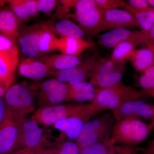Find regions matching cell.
Returning a JSON list of instances; mask_svg holds the SVG:
<instances>
[{
  "instance_id": "obj_31",
  "label": "cell",
  "mask_w": 154,
  "mask_h": 154,
  "mask_svg": "<svg viewBox=\"0 0 154 154\" xmlns=\"http://www.w3.org/2000/svg\"><path fill=\"white\" fill-rule=\"evenodd\" d=\"M9 8L20 21H27L30 19L25 0L8 1Z\"/></svg>"
},
{
  "instance_id": "obj_1",
  "label": "cell",
  "mask_w": 154,
  "mask_h": 154,
  "mask_svg": "<svg viewBox=\"0 0 154 154\" xmlns=\"http://www.w3.org/2000/svg\"><path fill=\"white\" fill-rule=\"evenodd\" d=\"M4 99L7 110L17 124L34 112L36 96L33 84L12 85L6 91Z\"/></svg>"
},
{
  "instance_id": "obj_15",
  "label": "cell",
  "mask_w": 154,
  "mask_h": 154,
  "mask_svg": "<svg viewBox=\"0 0 154 154\" xmlns=\"http://www.w3.org/2000/svg\"><path fill=\"white\" fill-rule=\"evenodd\" d=\"M19 136V127L7 110L0 124V154H11L16 151Z\"/></svg>"
},
{
  "instance_id": "obj_37",
  "label": "cell",
  "mask_w": 154,
  "mask_h": 154,
  "mask_svg": "<svg viewBox=\"0 0 154 154\" xmlns=\"http://www.w3.org/2000/svg\"><path fill=\"white\" fill-rule=\"evenodd\" d=\"M30 18L36 17L39 12L36 0H25Z\"/></svg>"
},
{
  "instance_id": "obj_21",
  "label": "cell",
  "mask_w": 154,
  "mask_h": 154,
  "mask_svg": "<svg viewBox=\"0 0 154 154\" xmlns=\"http://www.w3.org/2000/svg\"><path fill=\"white\" fill-rule=\"evenodd\" d=\"M95 45L94 42L87 41L83 38L59 37L58 51L69 55L81 56L86 49Z\"/></svg>"
},
{
  "instance_id": "obj_41",
  "label": "cell",
  "mask_w": 154,
  "mask_h": 154,
  "mask_svg": "<svg viewBox=\"0 0 154 154\" xmlns=\"http://www.w3.org/2000/svg\"><path fill=\"white\" fill-rule=\"evenodd\" d=\"M142 154H154V137L152 139L149 141L145 148L143 149Z\"/></svg>"
},
{
  "instance_id": "obj_46",
  "label": "cell",
  "mask_w": 154,
  "mask_h": 154,
  "mask_svg": "<svg viewBox=\"0 0 154 154\" xmlns=\"http://www.w3.org/2000/svg\"><path fill=\"white\" fill-rule=\"evenodd\" d=\"M148 47L149 48H150V49H151L153 51H154V42H152V43H150L148 45L147 47Z\"/></svg>"
},
{
  "instance_id": "obj_19",
  "label": "cell",
  "mask_w": 154,
  "mask_h": 154,
  "mask_svg": "<svg viewBox=\"0 0 154 154\" xmlns=\"http://www.w3.org/2000/svg\"><path fill=\"white\" fill-rule=\"evenodd\" d=\"M52 71H58L72 68L83 61L81 56L69 55L65 54H46L40 58Z\"/></svg>"
},
{
  "instance_id": "obj_39",
  "label": "cell",
  "mask_w": 154,
  "mask_h": 154,
  "mask_svg": "<svg viewBox=\"0 0 154 154\" xmlns=\"http://www.w3.org/2000/svg\"><path fill=\"white\" fill-rule=\"evenodd\" d=\"M11 154H43L42 152L41 147L28 149H22L14 152Z\"/></svg>"
},
{
  "instance_id": "obj_32",
  "label": "cell",
  "mask_w": 154,
  "mask_h": 154,
  "mask_svg": "<svg viewBox=\"0 0 154 154\" xmlns=\"http://www.w3.org/2000/svg\"><path fill=\"white\" fill-rule=\"evenodd\" d=\"M138 84L143 91L154 89V65L141 73Z\"/></svg>"
},
{
  "instance_id": "obj_6",
  "label": "cell",
  "mask_w": 154,
  "mask_h": 154,
  "mask_svg": "<svg viewBox=\"0 0 154 154\" xmlns=\"http://www.w3.org/2000/svg\"><path fill=\"white\" fill-rule=\"evenodd\" d=\"M91 103H70L42 106L33 113L32 117L39 125L53 126L57 122L75 116L91 110Z\"/></svg>"
},
{
  "instance_id": "obj_12",
  "label": "cell",
  "mask_w": 154,
  "mask_h": 154,
  "mask_svg": "<svg viewBox=\"0 0 154 154\" xmlns=\"http://www.w3.org/2000/svg\"><path fill=\"white\" fill-rule=\"evenodd\" d=\"M101 11L100 32L119 28H139L134 17L125 10L115 9Z\"/></svg>"
},
{
  "instance_id": "obj_27",
  "label": "cell",
  "mask_w": 154,
  "mask_h": 154,
  "mask_svg": "<svg viewBox=\"0 0 154 154\" xmlns=\"http://www.w3.org/2000/svg\"><path fill=\"white\" fill-rule=\"evenodd\" d=\"M43 154H79L80 149L75 142L59 139L53 144L41 147Z\"/></svg>"
},
{
  "instance_id": "obj_10",
  "label": "cell",
  "mask_w": 154,
  "mask_h": 154,
  "mask_svg": "<svg viewBox=\"0 0 154 154\" xmlns=\"http://www.w3.org/2000/svg\"><path fill=\"white\" fill-rule=\"evenodd\" d=\"M112 113L116 121L144 119L154 123V105L146 103L140 99L125 102Z\"/></svg>"
},
{
  "instance_id": "obj_47",
  "label": "cell",
  "mask_w": 154,
  "mask_h": 154,
  "mask_svg": "<svg viewBox=\"0 0 154 154\" xmlns=\"http://www.w3.org/2000/svg\"><path fill=\"white\" fill-rule=\"evenodd\" d=\"M6 3H8V1H0V7H4Z\"/></svg>"
},
{
  "instance_id": "obj_17",
  "label": "cell",
  "mask_w": 154,
  "mask_h": 154,
  "mask_svg": "<svg viewBox=\"0 0 154 154\" xmlns=\"http://www.w3.org/2000/svg\"><path fill=\"white\" fill-rule=\"evenodd\" d=\"M19 74L28 79L40 80L51 76L53 72L39 58L27 57L19 62Z\"/></svg>"
},
{
  "instance_id": "obj_42",
  "label": "cell",
  "mask_w": 154,
  "mask_h": 154,
  "mask_svg": "<svg viewBox=\"0 0 154 154\" xmlns=\"http://www.w3.org/2000/svg\"><path fill=\"white\" fill-rule=\"evenodd\" d=\"M11 86L0 82V98H3L8 89Z\"/></svg>"
},
{
  "instance_id": "obj_35",
  "label": "cell",
  "mask_w": 154,
  "mask_h": 154,
  "mask_svg": "<svg viewBox=\"0 0 154 154\" xmlns=\"http://www.w3.org/2000/svg\"><path fill=\"white\" fill-rule=\"evenodd\" d=\"M127 2L130 6L137 10H145L152 8L147 0H128Z\"/></svg>"
},
{
  "instance_id": "obj_44",
  "label": "cell",
  "mask_w": 154,
  "mask_h": 154,
  "mask_svg": "<svg viewBox=\"0 0 154 154\" xmlns=\"http://www.w3.org/2000/svg\"><path fill=\"white\" fill-rule=\"evenodd\" d=\"M142 91L144 93L146 96H151L154 98V89L148 91Z\"/></svg>"
},
{
  "instance_id": "obj_40",
  "label": "cell",
  "mask_w": 154,
  "mask_h": 154,
  "mask_svg": "<svg viewBox=\"0 0 154 154\" xmlns=\"http://www.w3.org/2000/svg\"><path fill=\"white\" fill-rule=\"evenodd\" d=\"M7 110V107L4 97L0 98V124L2 122L5 116Z\"/></svg>"
},
{
  "instance_id": "obj_24",
  "label": "cell",
  "mask_w": 154,
  "mask_h": 154,
  "mask_svg": "<svg viewBox=\"0 0 154 154\" xmlns=\"http://www.w3.org/2000/svg\"><path fill=\"white\" fill-rule=\"evenodd\" d=\"M134 68L142 73L154 65V52L148 47L136 49L129 59Z\"/></svg>"
},
{
  "instance_id": "obj_7",
  "label": "cell",
  "mask_w": 154,
  "mask_h": 154,
  "mask_svg": "<svg viewBox=\"0 0 154 154\" xmlns=\"http://www.w3.org/2000/svg\"><path fill=\"white\" fill-rule=\"evenodd\" d=\"M33 84L36 101L39 107L60 105L68 102V84L55 79Z\"/></svg>"
},
{
  "instance_id": "obj_5",
  "label": "cell",
  "mask_w": 154,
  "mask_h": 154,
  "mask_svg": "<svg viewBox=\"0 0 154 154\" xmlns=\"http://www.w3.org/2000/svg\"><path fill=\"white\" fill-rule=\"evenodd\" d=\"M115 120L112 112L103 113L86 122L75 140L80 150L111 136Z\"/></svg>"
},
{
  "instance_id": "obj_30",
  "label": "cell",
  "mask_w": 154,
  "mask_h": 154,
  "mask_svg": "<svg viewBox=\"0 0 154 154\" xmlns=\"http://www.w3.org/2000/svg\"><path fill=\"white\" fill-rule=\"evenodd\" d=\"M125 64L116 62L110 57L97 59L91 72V77L113 71Z\"/></svg>"
},
{
  "instance_id": "obj_16",
  "label": "cell",
  "mask_w": 154,
  "mask_h": 154,
  "mask_svg": "<svg viewBox=\"0 0 154 154\" xmlns=\"http://www.w3.org/2000/svg\"><path fill=\"white\" fill-rule=\"evenodd\" d=\"M19 50L17 47L0 51V82L12 85L15 70L19 65Z\"/></svg>"
},
{
  "instance_id": "obj_38",
  "label": "cell",
  "mask_w": 154,
  "mask_h": 154,
  "mask_svg": "<svg viewBox=\"0 0 154 154\" xmlns=\"http://www.w3.org/2000/svg\"><path fill=\"white\" fill-rule=\"evenodd\" d=\"M118 154H137L132 147L122 145H116Z\"/></svg>"
},
{
  "instance_id": "obj_13",
  "label": "cell",
  "mask_w": 154,
  "mask_h": 154,
  "mask_svg": "<svg viewBox=\"0 0 154 154\" xmlns=\"http://www.w3.org/2000/svg\"><path fill=\"white\" fill-rule=\"evenodd\" d=\"M42 24L25 26L19 29L18 41L21 50L27 57L40 58L44 56L39 48V36Z\"/></svg>"
},
{
  "instance_id": "obj_33",
  "label": "cell",
  "mask_w": 154,
  "mask_h": 154,
  "mask_svg": "<svg viewBox=\"0 0 154 154\" xmlns=\"http://www.w3.org/2000/svg\"><path fill=\"white\" fill-rule=\"evenodd\" d=\"M96 5L101 10L124 9L126 2L122 0H94Z\"/></svg>"
},
{
  "instance_id": "obj_45",
  "label": "cell",
  "mask_w": 154,
  "mask_h": 154,
  "mask_svg": "<svg viewBox=\"0 0 154 154\" xmlns=\"http://www.w3.org/2000/svg\"><path fill=\"white\" fill-rule=\"evenodd\" d=\"M149 5L152 7V8L154 9V0H147Z\"/></svg>"
},
{
  "instance_id": "obj_3",
  "label": "cell",
  "mask_w": 154,
  "mask_h": 154,
  "mask_svg": "<svg viewBox=\"0 0 154 154\" xmlns=\"http://www.w3.org/2000/svg\"><path fill=\"white\" fill-rule=\"evenodd\" d=\"M154 123L147 124L137 119H122L114 123L110 140L114 145L132 147L143 142L149 137Z\"/></svg>"
},
{
  "instance_id": "obj_36",
  "label": "cell",
  "mask_w": 154,
  "mask_h": 154,
  "mask_svg": "<svg viewBox=\"0 0 154 154\" xmlns=\"http://www.w3.org/2000/svg\"><path fill=\"white\" fill-rule=\"evenodd\" d=\"M16 47H17V44L0 34V51L12 49Z\"/></svg>"
},
{
  "instance_id": "obj_18",
  "label": "cell",
  "mask_w": 154,
  "mask_h": 154,
  "mask_svg": "<svg viewBox=\"0 0 154 154\" xmlns=\"http://www.w3.org/2000/svg\"><path fill=\"white\" fill-rule=\"evenodd\" d=\"M20 20L10 8H0V34L17 44Z\"/></svg>"
},
{
  "instance_id": "obj_11",
  "label": "cell",
  "mask_w": 154,
  "mask_h": 154,
  "mask_svg": "<svg viewBox=\"0 0 154 154\" xmlns=\"http://www.w3.org/2000/svg\"><path fill=\"white\" fill-rule=\"evenodd\" d=\"M97 57H91L83 60L77 66L72 68L58 71H53L51 76L60 82L68 85H75L86 82L90 78Z\"/></svg>"
},
{
  "instance_id": "obj_43",
  "label": "cell",
  "mask_w": 154,
  "mask_h": 154,
  "mask_svg": "<svg viewBox=\"0 0 154 154\" xmlns=\"http://www.w3.org/2000/svg\"><path fill=\"white\" fill-rule=\"evenodd\" d=\"M148 37L149 39L148 45L150 43L154 42V23L152 26V28H151L149 31L148 34Z\"/></svg>"
},
{
  "instance_id": "obj_22",
  "label": "cell",
  "mask_w": 154,
  "mask_h": 154,
  "mask_svg": "<svg viewBox=\"0 0 154 154\" xmlns=\"http://www.w3.org/2000/svg\"><path fill=\"white\" fill-rule=\"evenodd\" d=\"M48 24L52 31L60 37L83 38L85 34L79 25L68 19H61L56 23Z\"/></svg>"
},
{
  "instance_id": "obj_34",
  "label": "cell",
  "mask_w": 154,
  "mask_h": 154,
  "mask_svg": "<svg viewBox=\"0 0 154 154\" xmlns=\"http://www.w3.org/2000/svg\"><path fill=\"white\" fill-rule=\"evenodd\" d=\"M39 12L49 14L56 8L58 3L55 0H36Z\"/></svg>"
},
{
  "instance_id": "obj_23",
  "label": "cell",
  "mask_w": 154,
  "mask_h": 154,
  "mask_svg": "<svg viewBox=\"0 0 154 154\" xmlns=\"http://www.w3.org/2000/svg\"><path fill=\"white\" fill-rule=\"evenodd\" d=\"M124 65L121 67L103 74L92 76L91 82L96 88L103 89L110 88L122 82V77L126 69Z\"/></svg>"
},
{
  "instance_id": "obj_14",
  "label": "cell",
  "mask_w": 154,
  "mask_h": 154,
  "mask_svg": "<svg viewBox=\"0 0 154 154\" xmlns=\"http://www.w3.org/2000/svg\"><path fill=\"white\" fill-rule=\"evenodd\" d=\"M97 115L91 107V110L85 113L60 120L53 126L61 133L59 139L67 137L69 140H76L86 122Z\"/></svg>"
},
{
  "instance_id": "obj_26",
  "label": "cell",
  "mask_w": 154,
  "mask_h": 154,
  "mask_svg": "<svg viewBox=\"0 0 154 154\" xmlns=\"http://www.w3.org/2000/svg\"><path fill=\"white\" fill-rule=\"evenodd\" d=\"M59 37H57L48 23L42 24L39 36V48L43 55L58 50Z\"/></svg>"
},
{
  "instance_id": "obj_28",
  "label": "cell",
  "mask_w": 154,
  "mask_h": 154,
  "mask_svg": "<svg viewBox=\"0 0 154 154\" xmlns=\"http://www.w3.org/2000/svg\"><path fill=\"white\" fill-rule=\"evenodd\" d=\"M110 137H105L91 145L80 150L79 154H118L116 145L110 140Z\"/></svg>"
},
{
  "instance_id": "obj_20",
  "label": "cell",
  "mask_w": 154,
  "mask_h": 154,
  "mask_svg": "<svg viewBox=\"0 0 154 154\" xmlns=\"http://www.w3.org/2000/svg\"><path fill=\"white\" fill-rule=\"evenodd\" d=\"M69 88L68 102L84 103L93 102L96 98L99 88L91 82H82L75 85H68Z\"/></svg>"
},
{
  "instance_id": "obj_4",
  "label": "cell",
  "mask_w": 154,
  "mask_h": 154,
  "mask_svg": "<svg viewBox=\"0 0 154 154\" xmlns=\"http://www.w3.org/2000/svg\"><path fill=\"white\" fill-rule=\"evenodd\" d=\"M60 2L67 8L75 9L74 17L80 28L85 33L94 37L100 32L101 11L94 0L60 1Z\"/></svg>"
},
{
  "instance_id": "obj_25",
  "label": "cell",
  "mask_w": 154,
  "mask_h": 154,
  "mask_svg": "<svg viewBox=\"0 0 154 154\" xmlns=\"http://www.w3.org/2000/svg\"><path fill=\"white\" fill-rule=\"evenodd\" d=\"M124 9L134 17L141 31L148 36V34L154 23V9L139 10L133 8L128 4Z\"/></svg>"
},
{
  "instance_id": "obj_8",
  "label": "cell",
  "mask_w": 154,
  "mask_h": 154,
  "mask_svg": "<svg viewBox=\"0 0 154 154\" xmlns=\"http://www.w3.org/2000/svg\"><path fill=\"white\" fill-rule=\"evenodd\" d=\"M39 125L32 117L25 118L19 122L16 151L43 147L49 144L46 142L42 129Z\"/></svg>"
},
{
  "instance_id": "obj_29",
  "label": "cell",
  "mask_w": 154,
  "mask_h": 154,
  "mask_svg": "<svg viewBox=\"0 0 154 154\" xmlns=\"http://www.w3.org/2000/svg\"><path fill=\"white\" fill-rule=\"evenodd\" d=\"M137 45L133 42L125 41L119 43L113 48L110 58L116 62L125 64L129 60Z\"/></svg>"
},
{
  "instance_id": "obj_2",
  "label": "cell",
  "mask_w": 154,
  "mask_h": 154,
  "mask_svg": "<svg viewBox=\"0 0 154 154\" xmlns=\"http://www.w3.org/2000/svg\"><path fill=\"white\" fill-rule=\"evenodd\" d=\"M145 96L142 90L127 86L122 82L110 88H99L96 98L90 103L92 109L99 114L105 110L112 112L125 102L139 100Z\"/></svg>"
},
{
  "instance_id": "obj_9",
  "label": "cell",
  "mask_w": 154,
  "mask_h": 154,
  "mask_svg": "<svg viewBox=\"0 0 154 154\" xmlns=\"http://www.w3.org/2000/svg\"><path fill=\"white\" fill-rule=\"evenodd\" d=\"M99 44L106 48H114L117 45L125 41L133 42L138 45L147 46L148 37L141 30H129L127 28H119L110 30L99 36Z\"/></svg>"
}]
</instances>
